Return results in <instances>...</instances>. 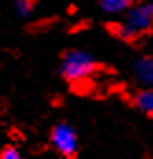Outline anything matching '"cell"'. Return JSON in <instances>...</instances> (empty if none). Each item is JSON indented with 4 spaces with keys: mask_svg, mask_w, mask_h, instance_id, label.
I'll list each match as a JSON object with an SVG mask.
<instances>
[{
    "mask_svg": "<svg viewBox=\"0 0 153 159\" xmlns=\"http://www.w3.org/2000/svg\"><path fill=\"white\" fill-rule=\"evenodd\" d=\"M100 6L105 13H122L133 6V0H100Z\"/></svg>",
    "mask_w": 153,
    "mask_h": 159,
    "instance_id": "8992f818",
    "label": "cell"
},
{
    "mask_svg": "<svg viewBox=\"0 0 153 159\" xmlns=\"http://www.w3.org/2000/svg\"><path fill=\"white\" fill-rule=\"evenodd\" d=\"M15 9L20 17H28L33 11V0H15Z\"/></svg>",
    "mask_w": 153,
    "mask_h": 159,
    "instance_id": "52a82bcc",
    "label": "cell"
},
{
    "mask_svg": "<svg viewBox=\"0 0 153 159\" xmlns=\"http://www.w3.org/2000/svg\"><path fill=\"white\" fill-rule=\"evenodd\" d=\"M67 159H76V157H72V156H70V157H67Z\"/></svg>",
    "mask_w": 153,
    "mask_h": 159,
    "instance_id": "9c48e42d",
    "label": "cell"
},
{
    "mask_svg": "<svg viewBox=\"0 0 153 159\" xmlns=\"http://www.w3.org/2000/svg\"><path fill=\"white\" fill-rule=\"evenodd\" d=\"M0 159H26L17 148H13V146H7L4 152H2V156H0Z\"/></svg>",
    "mask_w": 153,
    "mask_h": 159,
    "instance_id": "ba28073f",
    "label": "cell"
},
{
    "mask_svg": "<svg viewBox=\"0 0 153 159\" xmlns=\"http://www.w3.org/2000/svg\"><path fill=\"white\" fill-rule=\"evenodd\" d=\"M133 72L144 87H153V57L151 56L138 57L133 65Z\"/></svg>",
    "mask_w": 153,
    "mask_h": 159,
    "instance_id": "277c9868",
    "label": "cell"
},
{
    "mask_svg": "<svg viewBox=\"0 0 153 159\" xmlns=\"http://www.w3.org/2000/svg\"><path fill=\"white\" fill-rule=\"evenodd\" d=\"M153 28V4H133L125 9V17L115 26V34L124 41H135Z\"/></svg>",
    "mask_w": 153,
    "mask_h": 159,
    "instance_id": "6da1fadb",
    "label": "cell"
},
{
    "mask_svg": "<svg viewBox=\"0 0 153 159\" xmlns=\"http://www.w3.org/2000/svg\"><path fill=\"white\" fill-rule=\"evenodd\" d=\"M96 72V59L85 50H68L59 65V74L70 83L89 80Z\"/></svg>",
    "mask_w": 153,
    "mask_h": 159,
    "instance_id": "7a4b0ae2",
    "label": "cell"
},
{
    "mask_svg": "<svg viewBox=\"0 0 153 159\" xmlns=\"http://www.w3.org/2000/svg\"><path fill=\"white\" fill-rule=\"evenodd\" d=\"M50 141H52L54 148L59 154H63L65 157L74 156L77 150V135L70 124L61 122V124L54 126V129L50 133Z\"/></svg>",
    "mask_w": 153,
    "mask_h": 159,
    "instance_id": "3957f363",
    "label": "cell"
},
{
    "mask_svg": "<svg viewBox=\"0 0 153 159\" xmlns=\"http://www.w3.org/2000/svg\"><path fill=\"white\" fill-rule=\"evenodd\" d=\"M135 104L142 113L153 117V87H144L140 93H137Z\"/></svg>",
    "mask_w": 153,
    "mask_h": 159,
    "instance_id": "5b68a950",
    "label": "cell"
}]
</instances>
